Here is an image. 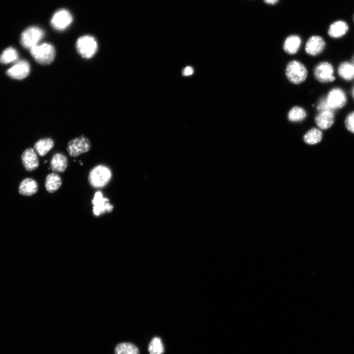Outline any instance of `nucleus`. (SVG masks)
Instances as JSON below:
<instances>
[{
    "instance_id": "1",
    "label": "nucleus",
    "mask_w": 354,
    "mask_h": 354,
    "mask_svg": "<svg viewBox=\"0 0 354 354\" xmlns=\"http://www.w3.org/2000/svg\"><path fill=\"white\" fill-rule=\"evenodd\" d=\"M112 176L111 170L109 167L104 165H99L91 170L88 180L93 188L102 189L110 182Z\"/></svg>"
},
{
    "instance_id": "2",
    "label": "nucleus",
    "mask_w": 354,
    "mask_h": 354,
    "mask_svg": "<svg viewBox=\"0 0 354 354\" xmlns=\"http://www.w3.org/2000/svg\"><path fill=\"white\" fill-rule=\"evenodd\" d=\"M30 52L36 61L43 65L52 63L55 57L54 47L47 43L38 45L31 48Z\"/></svg>"
},
{
    "instance_id": "3",
    "label": "nucleus",
    "mask_w": 354,
    "mask_h": 354,
    "mask_svg": "<svg viewBox=\"0 0 354 354\" xmlns=\"http://www.w3.org/2000/svg\"><path fill=\"white\" fill-rule=\"evenodd\" d=\"M285 74L287 79L295 84L304 82L307 76V71L305 66L297 61H292L288 63Z\"/></svg>"
},
{
    "instance_id": "4",
    "label": "nucleus",
    "mask_w": 354,
    "mask_h": 354,
    "mask_svg": "<svg viewBox=\"0 0 354 354\" xmlns=\"http://www.w3.org/2000/svg\"><path fill=\"white\" fill-rule=\"evenodd\" d=\"M76 47L79 54L83 58H92L98 51V44L95 38L90 36L80 38L77 41Z\"/></svg>"
},
{
    "instance_id": "5",
    "label": "nucleus",
    "mask_w": 354,
    "mask_h": 354,
    "mask_svg": "<svg viewBox=\"0 0 354 354\" xmlns=\"http://www.w3.org/2000/svg\"><path fill=\"white\" fill-rule=\"evenodd\" d=\"M45 36L44 31L37 27H31L22 35L21 43L25 48L30 50L39 45Z\"/></svg>"
},
{
    "instance_id": "6",
    "label": "nucleus",
    "mask_w": 354,
    "mask_h": 354,
    "mask_svg": "<svg viewBox=\"0 0 354 354\" xmlns=\"http://www.w3.org/2000/svg\"><path fill=\"white\" fill-rule=\"evenodd\" d=\"M109 201V198L104 197L102 191H97L92 200L94 215L99 217L106 213H111L114 209V206Z\"/></svg>"
},
{
    "instance_id": "7",
    "label": "nucleus",
    "mask_w": 354,
    "mask_h": 354,
    "mask_svg": "<svg viewBox=\"0 0 354 354\" xmlns=\"http://www.w3.org/2000/svg\"><path fill=\"white\" fill-rule=\"evenodd\" d=\"M91 147L90 140L82 136L70 141L68 144L67 149L71 157H76L88 152Z\"/></svg>"
},
{
    "instance_id": "8",
    "label": "nucleus",
    "mask_w": 354,
    "mask_h": 354,
    "mask_svg": "<svg viewBox=\"0 0 354 354\" xmlns=\"http://www.w3.org/2000/svg\"><path fill=\"white\" fill-rule=\"evenodd\" d=\"M328 106L333 110L343 108L347 103V96L342 89L335 88L331 90L326 98Z\"/></svg>"
},
{
    "instance_id": "9",
    "label": "nucleus",
    "mask_w": 354,
    "mask_h": 354,
    "mask_svg": "<svg viewBox=\"0 0 354 354\" xmlns=\"http://www.w3.org/2000/svg\"><path fill=\"white\" fill-rule=\"evenodd\" d=\"M334 70L332 66L327 62H322L318 64L314 70V77L321 83L332 82L335 80L333 76Z\"/></svg>"
},
{
    "instance_id": "10",
    "label": "nucleus",
    "mask_w": 354,
    "mask_h": 354,
    "mask_svg": "<svg viewBox=\"0 0 354 354\" xmlns=\"http://www.w3.org/2000/svg\"><path fill=\"white\" fill-rule=\"evenodd\" d=\"M73 17L71 13L66 10H60L54 15L51 24L53 27L58 31L67 29L72 24Z\"/></svg>"
},
{
    "instance_id": "11",
    "label": "nucleus",
    "mask_w": 354,
    "mask_h": 354,
    "mask_svg": "<svg viewBox=\"0 0 354 354\" xmlns=\"http://www.w3.org/2000/svg\"><path fill=\"white\" fill-rule=\"evenodd\" d=\"M30 66L28 62L22 60L17 63L7 71V75L11 78L22 80L29 75Z\"/></svg>"
},
{
    "instance_id": "12",
    "label": "nucleus",
    "mask_w": 354,
    "mask_h": 354,
    "mask_svg": "<svg viewBox=\"0 0 354 354\" xmlns=\"http://www.w3.org/2000/svg\"><path fill=\"white\" fill-rule=\"evenodd\" d=\"M325 46V42L322 37L313 36L308 40L305 46V52L310 55L316 56L324 51Z\"/></svg>"
},
{
    "instance_id": "13",
    "label": "nucleus",
    "mask_w": 354,
    "mask_h": 354,
    "mask_svg": "<svg viewBox=\"0 0 354 354\" xmlns=\"http://www.w3.org/2000/svg\"><path fill=\"white\" fill-rule=\"evenodd\" d=\"M334 111L326 110L319 112L315 118L316 125L321 130L329 129L334 122Z\"/></svg>"
},
{
    "instance_id": "14",
    "label": "nucleus",
    "mask_w": 354,
    "mask_h": 354,
    "mask_svg": "<svg viewBox=\"0 0 354 354\" xmlns=\"http://www.w3.org/2000/svg\"><path fill=\"white\" fill-rule=\"evenodd\" d=\"M22 160L26 169L28 171H34L39 167V161L33 149H27L23 154Z\"/></svg>"
},
{
    "instance_id": "15",
    "label": "nucleus",
    "mask_w": 354,
    "mask_h": 354,
    "mask_svg": "<svg viewBox=\"0 0 354 354\" xmlns=\"http://www.w3.org/2000/svg\"><path fill=\"white\" fill-rule=\"evenodd\" d=\"M51 165L54 173H63L68 167V160L65 155L60 153H56L53 157Z\"/></svg>"
},
{
    "instance_id": "16",
    "label": "nucleus",
    "mask_w": 354,
    "mask_h": 354,
    "mask_svg": "<svg viewBox=\"0 0 354 354\" xmlns=\"http://www.w3.org/2000/svg\"><path fill=\"white\" fill-rule=\"evenodd\" d=\"M39 190L37 182L31 178L24 180L21 184L19 191L21 194L31 196L36 193Z\"/></svg>"
},
{
    "instance_id": "17",
    "label": "nucleus",
    "mask_w": 354,
    "mask_h": 354,
    "mask_svg": "<svg viewBox=\"0 0 354 354\" xmlns=\"http://www.w3.org/2000/svg\"><path fill=\"white\" fill-rule=\"evenodd\" d=\"M62 184L61 177L56 173L50 174L46 178L45 187L50 193H53L59 189Z\"/></svg>"
},
{
    "instance_id": "18",
    "label": "nucleus",
    "mask_w": 354,
    "mask_h": 354,
    "mask_svg": "<svg viewBox=\"0 0 354 354\" xmlns=\"http://www.w3.org/2000/svg\"><path fill=\"white\" fill-rule=\"evenodd\" d=\"M301 43V39L299 36L297 35L290 36L284 42V50L289 54H295L299 50Z\"/></svg>"
},
{
    "instance_id": "19",
    "label": "nucleus",
    "mask_w": 354,
    "mask_h": 354,
    "mask_svg": "<svg viewBox=\"0 0 354 354\" xmlns=\"http://www.w3.org/2000/svg\"><path fill=\"white\" fill-rule=\"evenodd\" d=\"M348 30V27L347 24L344 22L338 21L330 26L328 34L331 38H339L345 35Z\"/></svg>"
},
{
    "instance_id": "20",
    "label": "nucleus",
    "mask_w": 354,
    "mask_h": 354,
    "mask_svg": "<svg viewBox=\"0 0 354 354\" xmlns=\"http://www.w3.org/2000/svg\"><path fill=\"white\" fill-rule=\"evenodd\" d=\"M54 146V141L47 138L39 140L35 145V151L41 157L46 156Z\"/></svg>"
},
{
    "instance_id": "21",
    "label": "nucleus",
    "mask_w": 354,
    "mask_h": 354,
    "mask_svg": "<svg viewBox=\"0 0 354 354\" xmlns=\"http://www.w3.org/2000/svg\"><path fill=\"white\" fill-rule=\"evenodd\" d=\"M339 76L343 80L351 81L354 79V65L349 62H343L338 69Z\"/></svg>"
},
{
    "instance_id": "22",
    "label": "nucleus",
    "mask_w": 354,
    "mask_h": 354,
    "mask_svg": "<svg viewBox=\"0 0 354 354\" xmlns=\"http://www.w3.org/2000/svg\"><path fill=\"white\" fill-rule=\"evenodd\" d=\"M115 354H139L138 347L132 343L123 342L118 344L115 349Z\"/></svg>"
},
{
    "instance_id": "23",
    "label": "nucleus",
    "mask_w": 354,
    "mask_h": 354,
    "mask_svg": "<svg viewBox=\"0 0 354 354\" xmlns=\"http://www.w3.org/2000/svg\"><path fill=\"white\" fill-rule=\"evenodd\" d=\"M322 139V133L319 129L313 128L309 131L304 136V141L309 145H314L320 142Z\"/></svg>"
},
{
    "instance_id": "24",
    "label": "nucleus",
    "mask_w": 354,
    "mask_h": 354,
    "mask_svg": "<svg viewBox=\"0 0 354 354\" xmlns=\"http://www.w3.org/2000/svg\"><path fill=\"white\" fill-rule=\"evenodd\" d=\"M19 58L17 51L13 48L5 50L0 56V62L2 64H9L16 61Z\"/></svg>"
},
{
    "instance_id": "25",
    "label": "nucleus",
    "mask_w": 354,
    "mask_h": 354,
    "mask_svg": "<svg viewBox=\"0 0 354 354\" xmlns=\"http://www.w3.org/2000/svg\"><path fill=\"white\" fill-rule=\"evenodd\" d=\"M148 351L150 354H163L165 349L161 338L154 337L149 344Z\"/></svg>"
},
{
    "instance_id": "26",
    "label": "nucleus",
    "mask_w": 354,
    "mask_h": 354,
    "mask_svg": "<svg viewBox=\"0 0 354 354\" xmlns=\"http://www.w3.org/2000/svg\"><path fill=\"white\" fill-rule=\"evenodd\" d=\"M306 117L305 111L301 108L296 107L292 108L288 113V118L293 122H299L303 121Z\"/></svg>"
},
{
    "instance_id": "27",
    "label": "nucleus",
    "mask_w": 354,
    "mask_h": 354,
    "mask_svg": "<svg viewBox=\"0 0 354 354\" xmlns=\"http://www.w3.org/2000/svg\"><path fill=\"white\" fill-rule=\"evenodd\" d=\"M345 125L349 132L354 134V111L350 113L346 117L345 120Z\"/></svg>"
},
{
    "instance_id": "28",
    "label": "nucleus",
    "mask_w": 354,
    "mask_h": 354,
    "mask_svg": "<svg viewBox=\"0 0 354 354\" xmlns=\"http://www.w3.org/2000/svg\"><path fill=\"white\" fill-rule=\"evenodd\" d=\"M317 109L319 111V112L323 111H326V110H330L334 111L327 104V102L326 101V98H323L321 99L317 106Z\"/></svg>"
},
{
    "instance_id": "29",
    "label": "nucleus",
    "mask_w": 354,
    "mask_h": 354,
    "mask_svg": "<svg viewBox=\"0 0 354 354\" xmlns=\"http://www.w3.org/2000/svg\"><path fill=\"white\" fill-rule=\"evenodd\" d=\"M193 73V69L191 67H186L183 72V74L185 76H189Z\"/></svg>"
},
{
    "instance_id": "30",
    "label": "nucleus",
    "mask_w": 354,
    "mask_h": 354,
    "mask_svg": "<svg viewBox=\"0 0 354 354\" xmlns=\"http://www.w3.org/2000/svg\"><path fill=\"white\" fill-rule=\"evenodd\" d=\"M264 2L269 5H275L279 0H264Z\"/></svg>"
},
{
    "instance_id": "31",
    "label": "nucleus",
    "mask_w": 354,
    "mask_h": 354,
    "mask_svg": "<svg viewBox=\"0 0 354 354\" xmlns=\"http://www.w3.org/2000/svg\"><path fill=\"white\" fill-rule=\"evenodd\" d=\"M352 95H353V98H354V88H353V91H352Z\"/></svg>"
},
{
    "instance_id": "32",
    "label": "nucleus",
    "mask_w": 354,
    "mask_h": 354,
    "mask_svg": "<svg viewBox=\"0 0 354 354\" xmlns=\"http://www.w3.org/2000/svg\"></svg>"
}]
</instances>
